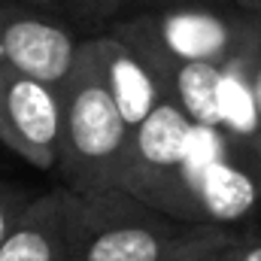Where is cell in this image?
<instances>
[{
	"label": "cell",
	"instance_id": "1",
	"mask_svg": "<svg viewBox=\"0 0 261 261\" xmlns=\"http://www.w3.org/2000/svg\"><path fill=\"white\" fill-rule=\"evenodd\" d=\"M61 164L67 189L76 195L125 192L130 128L100 82L85 43L73 73L61 85Z\"/></svg>",
	"mask_w": 261,
	"mask_h": 261
},
{
	"label": "cell",
	"instance_id": "2",
	"mask_svg": "<svg viewBox=\"0 0 261 261\" xmlns=\"http://www.w3.org/2000/svg\"><path fill=\"white\" fill-rule=\"evenodd\" d=\"M261 18L228 3L173 0L164 9L134 15L113 34L134 46L146 61L228 67L249 55Z\"/></svg>",
	"mask_w": 261,
	"mask_h": 261
},
{
	"label": "cell",
	"instance_id": "3",
	"mask_svg": "<svg viewBox=\"0 0 261 261\" xmlns=\"http://www.w3.org/2000/svg\"><path fill=\"white\" fill-rule=\"evenodd\" d=\"M206 222H182L128 192L79 195L73 261H167Z\"/></svg>",
	"mask_w": 261,
	"mask_h": 261
},
{
	"label": "cell",
	"instance_id": "4",
	"mask_svg": "<svg viewBox=\"0 0 261 261\" xmlns=\"http://www.w3.org/2000/svg\"><path fill=\"white\" fill-rule=\"evenodd\" d=\"M195 140L197 125L170 97H164L140 128L130 130L122 189L167 216L197 222L189 189V164Z\"/></svg>",
	"mask_w": 261,
	"mask_h": 261
},
{
	"label": "cell",
	"instance_id": "5",
	"mask_svg": "<svg viewBox=\"0 0 261 261\" xmlns=\"http://www.w3.org/2000/svg\"><path fill=\"white\" fill-rule=\"evenodd\" d=\"M210 143H200L189 164V189L197 222L246 228L261 213V146L231 137L225 130H206Z\"/></svg>",
	"mask_w": 261,
	"mask_h": 261
},
{
	"label": "cell",
	"instance_id": "6",
	"mask_svg": "<svg viewBox=\"0 0 261 261\" xmlns=\"http://www.w3.org/2000/svg\"><path fill=\"white\" fill-rule=\"evenodd\" d=\"M61 88L0 67V140L37 170L61 164Z\"/></svg>",
	"mask_w": 261,
	"mask_h": 261
},
{
	"label": "cell",
	"instance_id": "7",
	"mask_svg": "<svg viewBox=\"0 0 261 261\" xmlns=\"http://www.w3.org/2000/svg\"><path fill=\"white\" fill-rule=\"evenodd\" d=\"M82 40L43 9L0 0V67L61 88L73 73Z\"/></svg>",
	"mask_w": 261,
	"mask_h": 261
},
{
	"label": "cell",
	"instance_id": "8",
	"mask_svg": "<svg viewBox=\"0 0 261 261\" xmlns=\"http://www.w3.org/2000/svg\"><path fill=\"white\" fill-rule=\"evenodd\" d=\"M76 210L79 195L70 189L28 200L0 246V261H73Z\"/></svg>",
	"mask_w": 261,
	"mask_h": 261
},
{
	"label": "cell",
	"instance_id": "9",
	"mask_svg": "<svg viewBox=\"0 0 261 261\" xmlns=\"http://www.w3.org/2000/svg\"><path fill=\"white\" fill-rule=\"evenodd\" d=\"M82 43H85V52L97 70L100 82L107 85L122 119L128 122V128H140L146 116L164 100V85L155 76V70L146 64V58L134 46L119 40L113 31L103 37L82 40Z\"/></svg>",
	"mask_w": 261,
	"mask_h": 261
},
{
	"label": "cell",
	"instance_id": "10",
	"mask_svg": "<svg viewBox=\"0 0 261 261\" xmlns=\"http://www.w3.org/2000/svg\"><path fill=\"white\" fill-rule=\"evenodd\" d=\"M243 228H225V225H203L192 243H186L179 252L167 261H231Z\"/></svg>",
	"mask_w": 261,
	"mask_h": 261
},
{
	"label": "cell",
	"instance_id": "11",
	"mask_svg": "<svg viewBox=\"0 0 261 261\" xmlns=\"http://www.w3.org/2000/svg\"><path fill=\"white\" fill-rule=\"evenodd\" d=\"M18 3H28L34 9L52 12V15H64L79 24H97V21H107L110 15H116L128 0H18Z\"/></svg>",
	"mask_w": 261,
	"mask_h": 261
},
{
	"label": "cell",
	"instance_id": "12",
	"mask_svg": "<svg viewBox=\"0 0 261 261\" xmlns=\"http://www.w3.org/2000/svg\"><path fill=\"white\" fill-rule=\"evenodd\" d=\"M243 70H246V82H249V91H252V103H255V113H258L261 122V28L258 37L249 49V55L243 58Z\"/></svg>",
	"mask_w": 261,
	"mask_h": 261
},
{
	"label": "cell",
	"instance_id": "13",
	"mask_svg": "<svg viewBox=\"0 0 261 261\" xmlns=\"http://www.w3.org/2000/svg\"><path fill=\"white\" fill-rule=\"evenodd\" d=\"M231 261H261V219L249 222L240 231V240H237V249H234Z\"/></svg>",
	"mask_w": 261,
	"mask_h": 261
},
{
	"label": "cell",
	"instance_id": "14",
	"mask_svg": "<svg viewBox=\"0 0 261 261\" xmlns=\"http://www.w3.org/2000/svg\"><path fill=\"white\" fill-rule=\"evenodd\" d=\"M24 203H28V200L21 195H15L12 189H3V186H0V246H3V240H6V234H9L12 222L18 219V213H21Z\"/></svg>",
	"mask_w": 261,
	"mask_h": 261
},
{
	"label": "cell",
	"instance_id": "15",
	"mask_svg": "<svg viewBox=\"0 0 261 261\" xmlns=\"http://www.w3.org/2000/svg\"><path fill=\"white\" fill-rule=\"evenodd\" d=\"M234 6H240L243 12H249V15H258L261 18V0H231Z\"/></svg>",
	"mask_w": 261,
	"mask_h": 261
},
{
	"label": "cell",
	"instance_id": "16",
	"mask_svg": "<svg viewBox=\"0 0 261 261\" xmlns=\"http://www.w3.org/2000/svg\"><path fill=\"white\" fill-rule=\"evenodd\" d=\"M128 3H161L164 6V3H173V0H128Z\"/></svg>",
	"mask_w": 261,
	"mask_h": 261
}]
</instances>
